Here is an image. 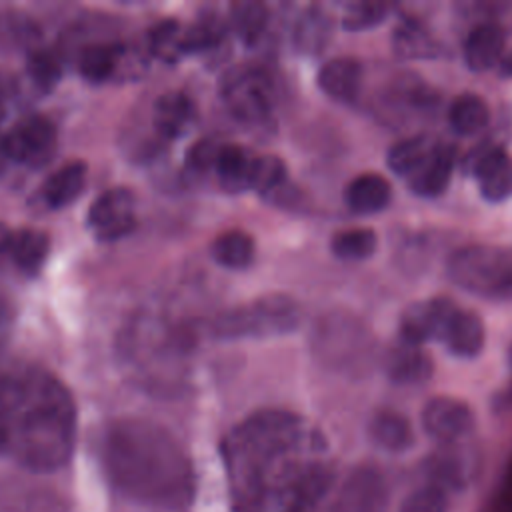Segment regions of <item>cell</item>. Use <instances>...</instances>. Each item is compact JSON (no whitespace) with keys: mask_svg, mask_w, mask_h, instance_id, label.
<instances>
[{"mask_svg":"<svg viewBox=\"0 0 512 512\" xmlns=\"http://www.w3.org/2000/svg\"><path fill=\"white\" fill-rule=\"evenodd\" d=\"M326 454V436L300 414H250L222 442L232 512H312L334 482Z\"/></svg>","mask_w":512,"mask_h":512,"instance_id":"6da1fadb","label":"cell"},{"mask_svg":"<svg viewBox=\"0 0 512 512\" xmlns=\"http://www.w3.org/2000/svg\"><path fill=\"white\" fill-rule=\"evenodd\" d=\"M76 442V406L46 368L0 358V456L50 472L62 468Z\"/></svg>","mask_w":512,"mask_h":512,"instance_id":"7a4b0ae2","label":"cell"},{"mask_svg":"<svg viewBox=\"0 0 512 512\" xmlns=\"http://www.w3.org/2000/svg\"><path fill=\"white\" fill-rule=\"evenodd\" d=\"M102 462L112 486L138 504L182 512L194 500V468L178 438L144 418L108 426Z\"/></svg>","mask_w":512,"mask_h":512,"instance_id":"3957f363","label":"cell"},{"mask_svg":"<svg viewBox=\"0 0 512 512\" xmlns=\"http://www.w3.org/2000/svg\"><path fill=\"white\" fill-rule=\"evenodd\" d=\"M310 336L314 356L334 372L358 376L374 364L376 340L370 328L346 310L326 312Z\"/></svg>","mask_w":512,"mask_h":512,"instance_id":"277c9868","label":"cell"},{"mask_svg":"<svg viewBox=\"0 0 512 512\" xmlns=\"http://www.w3.org/2000/svg\"><path fill=\"white\" fill-rule=\"evenodd\" d=\"M446 276L460 290L494 302H512V248L464 244L448 254Z\"/></svg>","mask_w":512,"mask_h":512,"instance_id":"5b68a950","label":"cell"},{"mask_svg":"<svg viewBox=\"0 0 512 512\" xmlns=\"http://www.w3.org/2000/svg\"><path fill=\"white\" fill-rule=\"evenodd\" d=\"M302 322L300 304L280 292L264 294L248 304L222 312L214 320V334L218 338H268L296 330Z\"/></svg>","mask_w":512,"mask_h":512,"instance_id":"8992f818","label":"cell"},{"mask_svg":"<svg viewBox=\"0 0 512 512\" xmlns=\"http://www.w3.org/2000/svg\"><path fill=\"white\" fill-rule=\"evenodd\" d=\"M222 98L238 120L258 124L272 114L274 86L264 70L242 66L224 78Z\"/></svg>","mask_w":512,"mask_h":512,"instance_id":"52a82bcc","label":"cell"},{"mask_svg":"<svg viewBox=\"0 0 512 512\" xmlns=\"http://www.w3.org/2000/svg\"><path fill=\"white\" fill-rule=\"evenodd\" d=\"M460 170L478 182L480 196L486 202H504L512 198V156L500 144H482L460 160Z\"/></svg>","mask_w":512,"mask_h":512,"instance_id":"ba28073f","label":"cell"},{"mask_svg":"<svg viewBox=\"0 0 512 512\" xmlns=\"http://www.w3.org/2000/svg\"><path fill=\"white\" fill-rule=\"evenodd\" d=\"M4 140L12 162L40 168L54 156L58 134L46 116L30 114L12 126Z\"/></svg>","mask_w":512,"mask_h":512,"instance_id":"9c48e42d","label":"cell"},{"mask_svg":"<svg viewBox=\"0 0 512 512\" xmlns=\"http://www.w3.org/2000/svg\"><path fill=\"white\" fill-rule=\"evenodd\" d=\"M420 426L428 438L450 446L468 438L476 430V414L464 400L434 396L422 406Z\"/></svg>","mask_w":512,"mask_h":512,"instance_id":"30bf717a","label":"cell"},{"mask_svg":"<svg viewBox=\"0 0 512 512\" xmlns=\"http://www.w3.org/2000/svg\"><path fill=\"white\" fill-rule=\"evenodd\" d=\"M86 224L102 242H112L132 232L136 226L132 192L128 188H112L100 194L88 210Z\"/></svg>","mask_w":512,"mask_h":512,"instance_id":"8fae6325","label":"cell"},{"mask_svg":"<svg viewBox=\"0 0 512 512\" xmlns=\"http://www.w3.org/2000/svg\"><path fill=\"white\" fill-rule=\"evenodd\" d=\"M436 342H440L448 354L460 360H472L482 354L486 344V328L480 314L470 308H460L450 302Z\"/></svg>","mask_w":512,"mask_h":512,"instance_id":"7c38bea8","label":"cell"},{"mask_svg":"<svg viewBox=\"0 0 512 512\" xmlns=\"http://www.w3.org/2000/svg\"><path fill=\"white\" fill-rule=\"evenodd\" d=\"M452 300L446 296H434L428 300H416L408 304L398 318V338L408 346H422L438 338V330L446 308Z\"/></svg>","mask_w":512,"mask_h":512,"instance_id":"4fadbf2b","label":"cell"},{"mask_svg":"<svg viewBox=\"0 0 512 512\" xmlns=\"http://www.w3.org/2000/svg\"><path fill=\"white\" fill-rule=\"evenodd\" d=\"M456 164V146L438 142L426 162L410 178H406V186L418 198H438L448 190Z\"/></svg>","mask_w":512,"mask_h":512,"instance_id":"5bb4252c","label":"cell"},{"mask_svg":"<svg viewBox=\"0 0 512 512\" xmlns=\"http://www.w3.org/2000/svg\"><path fill=\"white\" fill-rule=\"evenodd\" d=\"M316 82L318 88L334 102L352 104L358 100L362 90L364 66L352 56H336L322 64Z\"/></svg>","mask_w":512,"mask_h":512,"instance_id":"9a60e30c","label":"cell"},{"mask_svg":"<svg viewBox=\"0 0 512 512\" xmlns=\"http://www.w3.org/2000/svg\"><path fill=\"white\" fill-rule=\"evenodd\" d=\"M506 54V32L496 22L476 24L464 38L462 56L464 64L472 72L492 70L502 62Z\"/></svg>","mask_w":512,"mask_h":512,"instance_id":"2e32d148","label":"cell"},{"mask_svg":"<svg viewBox=\"0 0 512 512\" xmlns=\"http://www.w3.org/2000/svg\"><path fill=\"white\" fill-rule=\"evenodd\" d=\"M392 52L402 60H434L446 54L444 44L428 30L424 22L404 16L390 36Z\"/></svg>","mask_w":512,"mask_h":512,"instance_id":"e0dca14e","label":"cell"},{"mask_svg":"<svg viewBox=\"0 0 512 512\" xmlns=\"http://www.w3.org/2000/svg\"><path fill=\"white\" fill-rule=\"evenodd\" d=\"M386 488L382 476L374 468H358L352 472L340 492V512H382Z\"/></svg>","mask_w":512,"mask_h":512,"instance_id":"ac0fdd59","label":"cell"},{"mask_svg":"<svg viewBox=\"0 0 512 512\" xmlns=\"http://www.w3.org/2000/svg\"><path fill=\"white\" fill-rule=\"evenodd\" d=\"M382 366L386 376L400 386H422L434 372V364L424 350L402 342L384 354Z\"/></svg>","mask_w":512,"mask_h":512,"instance_id":"d6986e66","label":"cell"},{"mask_svg":"<svg viewBox=\"0 0 512 512\" xmlns=\"http://www.w3.org/2000/svg\"><path fill=\"white\" fill-rule=\"evenodd\" d=\"M368 436L372 444L390 454H404L416 442L414 426L408 416L392 408H382L372 414L368 422Z\"/></svg>","mask_w":512,"mask_h":512,"instance_id":"ffe728a7","label":"cell"},{"mask_svg":"<svg viewBox=\"0 0 512 512\" xmlns=\"http://www.w3.org/2000/svg\"><path fill=\"white\" fill-rule=\"evenodd\" d=\"M392 200V184L388 178L368 172L352 178L344 188V204L350 212L368 216L388 208Z\"/></svg>","mask_w":512,"mask_h":512,"instance_id":"44dd1931","label":"cell"},{"mask_svg":"<svg viewBox=\"0 0 512 512\" xmlns=\"http://www.w3.org/2000/svg\"><path fill=\"white\" fill-rule=\"evenodd\" d=\"M334 32L332 16L320 6H308L296 20L292 42L300 54L316 56L324 52Z\"/></svg>","mask_w":512,"mask_h":512,"instance_id":"7402d4cb","label":"cell"},{"mask_svg":"<svg viewBox=\"0 0 512 512\" xmlns=\"http://www.w3.org/2000/svg\"><path fill=\"white\" fill-rule=\"evenodd\" d=\"M196 122V106L184 92L162 94L154 104V126L166 138L186 134Z\"/></svg>","mask_w":512,"mask_h":512,"instance_id":"603a6c76","label":"cell"},{"mask_svg":"<svg viewBox=\"0 0 512 512\" xmlns=\"http://www.w3.org/2000/svg\"><path fill=\"white\" fill-rule=\"evenodd\" d=\"M86 164L84 162H68L64 166H60L56 172H52L42 188L40 194L44 198V202L50 208H64L70 202H74L84 186H86Z\"/></svg>","mask_w":512,"mask_h":512,"instance_id":"cb8c5ba5","label":"cell"},{"mask_svg":"<svg viewBox=\"0 0 512 512\" xmlns=\"http://www.w3.org/2000/svg\"><path fill=\"white\" fill-rule=\"evenodd\" d=\"M436 146H438V140H434L430 134L426 132L412 134L388 148L386 164L390 172H394L396 176L410 178L426 162V158L434 152Z\"/></svg>","mask_w":512,"mask_h":512,"instance_id":"d4e9b609","label":"cell"},{"mask_svg":"<svg viewBox=\"0 0 512 512\" xmlns=\"http://www.w3.org/2000/svg\"><path fill=\"white\" fill-rule=\"evenodd\" d=\"M448 124L458 136L480 134L490 124V106L482 96L462 92L448 106Z\"/></svg>","mask_w":512,"mask_h":512,"instance_id":"484cf974","label":"cell"},{"mask_svg":"<svg viewBox=\"0 0 512 512\" xmlns=\"http://www.w3.org/2000/svg\"><path fill=\"white\" fill-rule=\"evenodd\" d=\"M254 158L256 156H252L242 146L220 144L216 166H214L220 186L228 192H242L250 188V172H252Z\"/></svg>","mask_w":512,"mask_h":512,"instance_id":"4316f807","label":"cell"},{"mask_svg":"<svg viewBox=\"0 0 512 512\" xmlns=\"http://www.w3.org/2000/svg\"><path fill=\"white\" fill-rule=\"evenodd\" d=\"M48 250H50V240L44 232L34 228H22L12 234L8 254L22 272L36 274L44 266L48 258Z\"/></svg>","mask_w":512,"mask_h":512,"instance_id":"83f0119b","label":"cell"},{"mask_svg":"<svg viewBox=\"0 0 512 512\" xmlns=\"http://www.w3.org/2000/svg\"><path fill=\"white\" fill-rule=\"evenodd\" d=\"M254 252H256V246L252 236L238 228L222 232L212 242V258L220 266L232 268V270H242L250 266L254 260Z\"/></svg>","mask_w":512,"mask_h":512,"instance_id":"f1b7e54d","label":"cell"},{"mask_svg":"<svg viewBox=\"0 0 512 512\" xmlns=\"http://www.w3.org/2000/svg\"><path fill=\"white\" fill-rule=\"evenodd\" d=\"M378 248V234L372 228L358 226L336 232L330 238V250L338 260L362 262L374 256Z\"/></svg>","mask_w":512,"mask_h":512,"instance_id":"f546056e","label":"cell"},{"mask_svg":"<svg viewBox=\"0 0 512 512\" xmlns=\"http://www.w3.org/2000/svg\"><path fill=\"white\" fill-rule=\"evenodd\" d=\"M230 22L246 44H254L268 24V8L256 0H238L230 4Z\"/></svg>","mask_w":512,"mask_h":512,"instance_id":"4dcf8cb0","label":"cell"},{"mask_svg":"<svg viewBox=\"0 0 512 512\" xmlns=\"http://www.w3.org/2000/svg\"><path fill=\"white\" fill-rule=\"evenodd\" d=\"M224 32H226V24L222 22L220 16H214V14L198 16L188 28H182L180 54L208 50L224 38Z\"/></svg>","mask_w":512,"mask_h":512,"instance_id":"1f68e13d","label":"cell"},{"mask_svg":"<svg viewBox=\"0 0 512 512\" xmlns=\"http://www.w3.org/2000/svg\"><path fill=\"white\" fill-rule=\"evenodd\" d=\"M116 64H118V50L104 44L84 48V52L78 58V70L82 78L92 84L106 82L114 74Z\"/></svg>","mask_w":512,"mask_h":512,"instance_id":"d6a6232c","label":"cell"},{"mask_svg":"<svg viewBox=\"0 0 512 512\" xmlns=\"http://www.w3.org/2000/svg\"><path fill=\"white\" fill-rule=\"evenodd\" d=\"M392 4L388 2H350L342 12V28L348 32H362L374 26H380L392 12Z\"/></svg>","mask_w":512,"mask_h":512,"instance_id":"836d02e7","label":"cell"},{"mask_svg":"<svg viewBox=\"0 0 512 512\" xmlns=\"http://www.w3.org/2000/svg\"><path fill=\"white\" fill-rule=\"evenodd\" d=\"M450 498L448 490L426 482L418 488H412L400 502L398 512H448Z\"/></svg>","mask_w":512,"mask_h":512,"instance_id":"e575fe53","label":"cell"},{"mask_svg":"<svg viewBox=\"0 0 512 512\" xmlns=\"http://www.w3.org/2000/svg\"><path fill=\"white\" fill-rule=\"evenodd\" d=\"M286 182V164L282 158L266 154L256 156L250 172V188L260 194H270L282 188Z\"/></svg>","mask_w":512,"mask_h":512,"instance_id":"d590c367","label":"cell"},{"mask_svg":"<svg viewBox=\"0 0 512 512\" xmlns=\"http://www.w3.org/2000/svg\"><path fill=\"white\" fill-rule=\"evenodd\" d=\"M180 36L182 26L178 20H162L148 32L150 50L162 60H176L180 56Z\"/></svg>","mask_w":512,"mask_h":512,"instance_id":"8d00e7d4","label":"cell"},{"mask_svg":"<svg viewBox=\"0 0 512 512\" xmlns=\"http://www.w3.org/2000/svg\"><path fill=\"white\" fill-rule=\"evenodd\" d=\"M28 74L40 88L50 90L60 80L62 66H60V60L52 52L38 50V52L30 54V58H28Z\"/></svg>","mask_w":512,"mask_h":512,"instance_id":"74e56055","label":"cell"},{"mask_svg":"<svg viewBox=\"0 0 512 512\" xmlns=\"http://www.w3.org/2000/svg\"><path fill=\"white\" fill-rule=\"evenodd\" d=\"M218 150L220 146L210 144V142H198L190 154H188V164L194 170H208L216 166V158H218Z\"/></svg>","mask_w":512,"mask_h":512,"instance_id":"f35d334b","label":"cell"},{"mask_svg":"<svg viewBox=\"0 0 512 512\" xmlns=\"http://www.w3.org/2000/svg\"><path fill=\"white\" fill-rule=\"evenodd\" d=\"M12 322V314H10V304L6 298L0 296V340L6 336L8 326Z\"/></svg>","mask_w":512,"mask_h":512,"instance_id":"ab89813d","label":"cell"},{"mask_svg":"<svg viewBox=\"0 0 512 512\" xmlns=\"http://www.w3.org/2000/svg\"><path fill=\"white\" fill-rule=\"evenodd\" d=\"M498 72H500L502 76H510V78H512V50L504 54L502 62L498 64Z\"/></svg>","mask_w":512,"mask_h":512,"instance_id":"60d3db41","label":"cell"},{"mask_svg":"<svg viewBox=\"0 0 512 512\" xmlns=\"http://www.w3.org/2000/svg\"><path fill=\"white\" fill-rule=\"evenodd\" d=\"M8 162H10V154H8V148H6V140H4V136L0 134V176L4 174Z\"/></svg>","mask_w":512,"mask_h":512,"instance_id":"b9f144b4","label":"cell"},{"mask_svg":"<svg viewBox=\"0 0 512 512\" xmlns=\"http://www.w3.org/2000/svg\"><path fill=\"white\" fill-rule=\"evenodd\" d=\"M10 82H8V78L0 72V116H2V110H4V102H6V98H8V94H10Z\"/></svg>","mask_w":512,"mask_h":512,"instance_id":"7bdbcfd3","label":"cell"},{"mask_svg":"<svg viewBox=\"0 0 512 512\" xmlns=\"http://www.w3.org/2000/svg\"><path fill=\"white\" fill-rule=\"evenodd\" d=\"M12 234L14 232H10L6 226L0 224V252H8L10 242H12Z\"/></svg>","mask_w":512,"mask_h":512,"instance_id":"ee69618b","label":"cell"},{"mask_svg":"<svg viewBox=\"0 0 512 512\" xmlns=\"http://www.w3.org/2000/svg\"><path fill=\"white\" fill-rule=\"evenodd\" d=\"M510 484H512V472H510Z\"/></svg>","mask_w":512,"mask_h":512,"instance_id":"f6af8a7d","label":"cell"}]
</instances>
